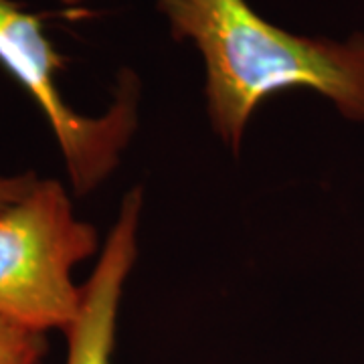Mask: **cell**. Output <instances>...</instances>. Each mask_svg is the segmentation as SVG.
<instances>
[{"instance_id":"3957f363","label":"cell","mask_w":364,"mask_h":364,"mask_svg":"<svg viewBox=\"0 0 364 364\" xmlns=\"http://www.w3.org/2000/svg\"><path fill=\"white\" fill-rule=\"evenodd\" d=\"M0 67L28 93L51 128L77 196L90 195L117 168L138 128L140 79L122 69L114 100L100 116H85L59 90L65 57L55 49L39 14L0 0Z\"/></svg>"},{"instance_id":"277c9868","label":"cell","mask_w":364,"mask_h":364,"mask_svg":"<svg viewBox=\"0 0 364 364\" xmlns=\"http://www.w3.org/2000/svg\"><path fill=\"white\" fill-rule=\"evenodd\" d=\"M142 205L144 193L140 186H134L122 200L97 263L90 279L81 286L77 318L65 330V364H112L119 304L138 257Z\"/></svg>"},{"instance_id":"5b68a950","label":"cell","mask_w":364,"mask_h":364,"mask_svg":"<svg viewBox=\"0 0 364 364\" xmlns=\"http://www.w3.org/2000/svg\"><path fill=\"white\" fill-rule=\"evenodd\" d=\"M47 350L43 332L0 318V364H41Z\"/></svg>"},{"instance_id":"7a4b0ae2","label":"cell","mask_w":364,"mask_h":364,"mask_svg":"<svg viewBox=\"0 0 364 364\" xmlns=\"http://www.w3.org/2000/svg\"><path fill=\"white\" fill-rule=\"evenodd\" d=\"M100 251L95 227L73 213L61 182L33 184L0 213V318L47 334L77 318L73 267Z\"/></svg>"},{"instance_id":"8992f818","label":"cell","mask_w":364,"mask_h":364,"mask_svg":"<svg viewBox=\"0 0 364 364\" xmlns=\"http://www.w3.org/2000/svg\"><path fill=\"white\" fill-rule=\"evenodd\" d=\"M37 176L33 172L16 174V176H0V213L16 203L18 198H23L33 188Z\"/></svg>"},{"instance_id":"52a82bcc","label":"cell","mask_w":364,"mask_h":364,"mask_svg":"<svg viewBox=\"0 0 364 364\" xmlns=\"http://www.w3.org/2000/svg\"><path fill=\"white\" fill-rule=\"evenodd\" d=\"M59 2H61L63 6H69V9H75V6H81V4H83L85 0H59Z\"/></svg>"},{"instance_id":"6da1fadb","label":"cell","mask_w":364,"mask_h":364,"mask_svg":"<svg viewBox=\"0 0 364 364\" xmlns=\"http://www.w3.org/2000/svg\"><path fill=\"white\" fill-rule=\"evenodd\" d=\"M170 35L196 47L208 124L239 152L249 119L272 95L310 90L364 124V33L306 37L263 18L247 0H158Z\"/></svg>"}]
</instances>
